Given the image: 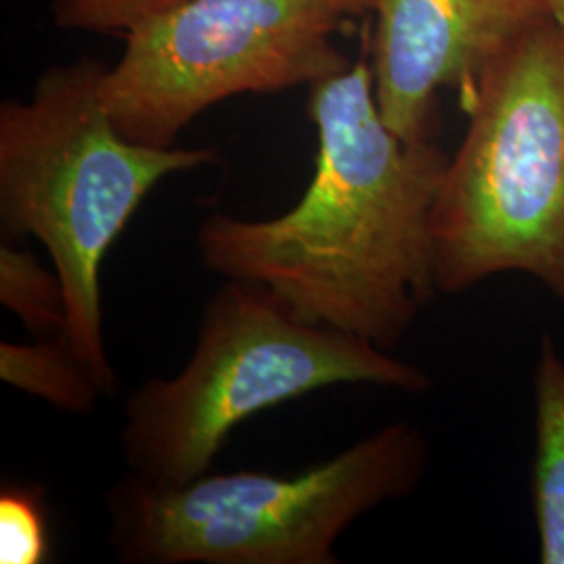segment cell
Returning <instances> with one entry per match:
<instances>
[{
	"label": "cell",
	"instance_id": "11",
	"mask_svg": "<svg viewBox=\"0 0 564 564\" xmlns=\"http://www.w3.org/2000/svg\"><path fill=\"white\" fill-rule=\"evenodd\" d=\"M51 552L42 487L2 485L0 489V563L42 564Z\"/></svg>",
	"mask_w": 564,
	"mask_h": 564
},
{
	"label": "cell",
	"instance_id": "7",
	"mask_svg": "<svg viewBox=\"0 0 564 564\" xmlns=\"http://www.w3.org/2000/svg\"><path fill=\"white\" fill-rule=\"evenodd\" d=\"M375 99L403 141H431L437 93L470 88L485 65L545 20L540 0H375Z\"/></svg>",
	"mask_w": 564,
	"mask_h": 564
},
{
	"label": "cell",
	"instance_id": "4",
	"mask_svg": "<svg viewBox=\"0 0 564 564\" xmlns=\"http://www.w3.org/2000/svg\"><path fill=\"white\" fill-rule=\"evenodd\" d=\"M466 105L431 212L437 291L524 274L564 302V32L547 18L529 28Z\"/></svg>",
	"mask_w": 564,
	"mask_h": 564
},
{
	"label": "cell",
	"instance_id": "1",
	"mask_svg": "<svg viewBox=\"0 0 564 564\" xmlns=\"http://www.w3.org/2000/svg\"><path fill=\"white\" fill-rule=\"evenodd\" d=\"M316 172L270 220L214 214L197 230L203 265L260 282L300 318L395 349L437 293L431 212L449 158L398 137L360 61L310 86Z\"/></svg>",
	"mask_w": 564,
	"mask_h": 564
},
{
	"label": "cell",
	"instance_id": "8",
	"mask_svg": "<svg viewBox=\"0 0 564 564\" xmlns=\"http://www.w3.org/2000/svg\"><path fill=\"white\" fill-rule=\"evenodd\" d=\"M535 458L531 502L540 561L564 564V358L550 335L540 341L533 370Z\"/></svg>",
	"mask_w": 564,
	"mask_h": 564
},
{
	"label": "cell",
	"instance_id": "5",
	"mask_svg": "<svg viewBox=\"0 0 564 564\" xmlns=\"http://www.w3.org/2000/svg\"><path fill=\"white\" fill-rule=\"evenodd\" d=\"M429 440L398 421L295 475L205 473L153 485L132 475L107 491L109 542L123 564H335L364 514L416 491Z\"/></svg>",
	"mask_w": 564,
	"mask_h": 564
},
{
	"label": "cell",
	"instance_id": "3",
	"mask_svg": "<svg viewBox=\"0 0 564 564\" xmlns=\"http://www.w3.org/2000/svg\"><path fill=\"white\" fill-rule=\"evenodd\" d=\"M337 384L412 395L433 389L421 366L303 321L260 282L226 279L203 307L195 349L181 372L128 395L120 433L128 475L172 487L195 481L209 473L237 424Z\"/></svg>",
	"mask_w": 564,
	"mask_h": 564
},
{
	"label": "cell",
	"instance_id": "14",
	"mask_svg": "<svg viewBox=\"0 0 564 564\" xmlns=\"http://www.w3.org/2000/svg\"><path fill=\"white\" fill-rule=\"evenodd\" d=\"M345 15H360L375 9V0H339Z\"/></svg>",
	"mask_w": 564,
	"mask_h": 564
},
{
	"label": "cell",
	"instance_id": "12",
	"mask_svg": "<svg viewBox=\"0 0 564 564\" xmlns=\"http://www.w3.org/2000/svg\"><path fill=\"white\" fill-rule=\"evenodd\" d=\"M184 0H55V21L65 30L130 32L141 21L181 4Z\"/></svg>",
	"mask_w": 564,
	"mask_h": 564
},
{
	"label": "cell",
	"instance_id": "9",
	"mask_svg": "<svg viewBox=\"0 0 564 564\" xmlns=\"http://www.w3.org/2000/svg\"><path fill=\"white\" fill-rule=\"evenodd\" d=\"M0 379L61 412L78 416L95 412L105 395L65 335L0 343Z\"/></svg>",
	"mask_w": 564,
	"mask_h": 564
},
{
	"label": "cell",
	"instance_id": "10",
	"mask_svg": "<svg viewBox=\"0 0 564 564\" xmlns=\"http://www.w3.org/2000/svg\"><path fill=\"white\" fill-rule=\"evenodd\" d=\"M0 303L34 337H67V310L59 274L46 270L32 253L0 242Z\"/></svg>",
	"mask_w": 564,
	"mask_h": 564
},
{
	"label": "cell",
	"instance_id": "2",
	"mask_svg": "<svg viewBox=\"0 0 564 564\" xmlns=\"http://www.w3.org/2000/svg\"><path fill=\"white\" fill-rule=\"evenodd\" d=\"M109 67L46 69L28 101L0 107L2 241L36 237L59 274L67 339L105 395L118 389L102 333L101 265L147 195L167 176L216 162L214 149L128 141L109 118Z\"/></svg>",
	"mask_w": 564,
	"mask_h": 564
},
{
	"label": "cell",
	"instance_id": "13",
	"mask_svg": "<svg viewBox=\"0 0 564 564\" xmlns=\"http://www.w3.org/2000/svg\"><path fill=\"white\" fill-rule=\"evenodd\" d=\"M544 7L545 18L564 32V0H540Z\"/></svg>",
	"mask_w": 564,
	"mask_h": 564
},
{
	"label": "cell",
	"instance_id": "6",
	"mask_svg": "<svg viewBox=\"0 0 564 564\" xmlns=\"http://www.w3.org/2000/svg\"><path fill=\"white\" fill-rule=\"evenodd\" d=\"M343 15L339 0H184L126 32L102 78L105 109L128 141L174 147L216 102L349 67L330 42Z\"/></svg>",
	"mask_w": 564,
	"mask_h": 564
}]
</instances>
